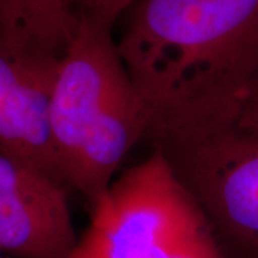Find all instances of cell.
I'll list each match as a JSON object with an SVG mask.
<instances>
[{
  "instance_id": "1",
  "label": "cell",
  "mask_w": 258,
  "mask_h": 258,
  "mask_svg": "<svg viewBox=\"0 0 258 258\" xmlns=\"http://www.w3.org/2000/svg\"><path fill=\"white\" fill-rule=\"evenodd\" d=\"M116 45L147 137L244 96L258 63V0H139Z\"/></svg>"
},
{
  "instance_id": "2",
  "label": "cell",
  "mask_w": 258,
  "mask_h": 258,
  "mask_svg": "<svg viewBox=\"0 0 258 258\" xmlns=\"http://www.w3.org/2000/svg\"><path fill=\"white\" fill-rule=\"evenodd\" d=\"M76 18L57 63L50 131L63 182L91 205L116 178L132 148L147 138L149 118L113 29Z\"/></svg>"
},
{
  "instance_id": "3",
  "label": "cell",
  "mask_w": 258,
  "mask_h": 258,
  "mask_svg": "<svg viewBox=\"0 0 258 258\" xmlns=\"http://www.w3.org/2000/svg\"><path fill=\"white\" fill-rule=\"evenodd\" d=\"M208 222L224 258H258V109L242 96L147 137Z\"/></svg>"
},
{
  "instance_id": "4",
  "label": "cell",
  "mask_w": 258,
  "mask_h": 258,
  "mask_svg": "<svg viewBox=\"0 0 258 258\" xmlns=\"http://www.w3.org/2000/svg\"><path fill=\"white\" fill-rule=\"evenodd\" d=\"M68 258H224L201 210L157 151L89 205Z\"/></svg>"
},
{
  "instance_id": "5",
  "label": "cell",
  "mask_w": 258,
  "mask_h": 258,
  "mask_svg": "<svg viewBox=\"0 0 258 258\" xmlns=\"http://www.w3.org/2000/svg\"><path fill=\"white\" fill-rule=\"evenodd\" d=\"M78 238L68 186L0 152V252L9 258H68Z\"/></svg>"
},
{
  "instance_id": "6",
  "label": "cell",
  "mask_w": 258,
  "mask_h": 258,
  "mask_svg": "<svg viewBox=\"0 0 258 258\" xmlns=\"http://www.w3.org/2000/svg\"><path fill=\"white\" fill-rule=\"evenodd\" d=\"M59 57L0 40V152L36 166L64 184L50 131V102Z\"/></svg>"
},
{
  "instance_id": "7",
  "label": "cell",
  "mask_w": 258,
  "mask_h": 258,
  "mask_svg": "<svg viewBox=\"0 0 258 258\" xmlns=\"http://www.w3.org/2000/svg\"><path fill=\"white\" fill-rule=\"evenodd\" d=\"M78 18L71 0H0V40L60 56Z\"/></svg>"
},
{
  "instance_id": "8",
  "label": "cell",
  "mask_w": 258,
  "mask_h": 258,
  "mask_svg": "<svg viewBox=\"0 0 258 258\" xmlns=\"http://www.w3.org/2000/svg\"><path fill=\"white\" fill-rule=\"evenodd\" d=\"M75 15L113 29L139 0H71Z\"/></svg>"
},
{
  "instance_id": "9",
  "label": "cell",
  "mask_w": 258,
  "mask_h": 258,
  "mask_svg": "<svg viewBox=\"0 0 258 258\" xmlns=\"http://www.w3.org/2000/svg\"><path fill=\"white\" fill-rule=\"evenodd\" d=\"M242 98L248 102L251 106H254V108L258 109V63L254 74L251 76V79H249L248 86H247L245 93H244Z\"/></svg>"
},
{
  "instance_id": "10",
  "label": "cell",
  "mask_w": 258,
  "mask_h": 258,
  "mask_svg": "<svg viewBox=\"0 0 258 258\" xmlns=\"http://www.w3.org/2000/svg\"><path fill=\"white\" fill-rule=\"evenodd\" d=\"M0 258H9V257H6V255H3V254L0 252Z\"/></svg>"
}]
</instances>
